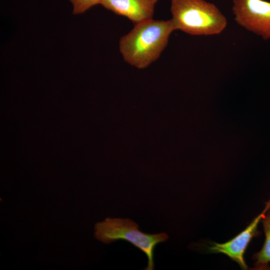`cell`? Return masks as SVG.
<instances>
[{"mask_svg": "<svg viewBox=\"0 0 270 270\" xmlns=\"http://www.w3.org/2000/svg\"><path fill=\"white\" fill-rule=\"evenodd\" d=\"M134 24L133 28L120 38L119 49L126 62L144 68L160 57L171 34L176 30L171 19L152 18Z\"/></svg>", "mask_w": 270, "mask_h": 270, "instance_id": "cell-1", "label": "cell"}, {"mask_svg": "<svg viewBox=\"0 0 270 270\" xmlns=\"http://www.w3.org/2000/svg\"><path fill=\"white\" fill-rule=\"evenodd\" d=\"M170 12L176 30L192 36L219 34L227 26L220 10L204 0H172Z\"/></svg>", "mask_w": 270, "mask_h": 270, "instance_id": "cell-2", "label": "cell"}, {"mask_svg": "<svg viewBox=\"0 0 270 270\" xmlns=\"http://www.w3.org/2000/svg\"><path fill=\"white\" fill-rule=\"evenodd\" d=\"M94 236L105 244L122 240L130 243L147 256L146 270L154 268V260L156 247L168 238L165 232L148 234L142 232L138 224L129 218H108L94 226Z\"/></svg>", "mask_w": 270, "mask_h": 270, "instance_id": "cell-3", "label": "cell"}, {"mask_svg": "<svg viewBox=\"0 0 270 270\" xmlns=\"http://www.w3.org/2000/svg\"><path fill=\"white\" fill-rule=\"evenodd\" d=\"M236 22L246 30L270 40V2L265 0H233Z\"/></svg>", "mask_w": 270, "mask_h": 270, "instance_id": "cell-4", "label": "cell"}, {"mask_svg": "<svg viewBox=\"0 0 270 270\" xmlns=\"http://www.w3.org/2000/svg\"><path fill=\"white\" fill-rule=\"evenodd\" d=\"M270 208V198L266 202L264 210L256 216L246 228L230 240L222 244L210 242L207 246L208 252L221 253L236 262L240 268L246 270L244 254L251 240L260 234L258 230V223Z\"/></svg>", "mask_w": 270, "mask_h": 270, "instance_id": "cell-5", "label": "cell"}, {"mask_svg": "<svg viewBox=\"0 0 270 270\" xmlns=\"http://www.w3.org/2000/svg\"><path fill=\"white\" fill-rule=\"evenodd\" d=\"M158 0H102L100 4L134 24L152 18Z\"/></svg>", "mask_w": 270, "mask_h": 270, "instance_id": "cell-6", "label": "cell"}, {"mask_svg": "<svg viewBox=\"0 0 270 270\" xmlns=\"http://www.w3.org/2000/svg\"><path fill=\"white\" fill-rule=\"evenodd\" d=\"M265 234V240L262 249L256 253L254 270H268L270 264V208L262 220Z\"/></svg>", "mask_w": 270, "mask_h": 270, "instance_id": "cell-7", "label": "cell"}, {"mask_svg": "<svg viewBox=\"0 0 270 270\" xmlns=\"http://www.w3.org/2000/svg\"><path fill=\"white\" fill-rule=\"evenodd\" d=\"M102 0H70L73 6V14H78L84 12L86 11L101 4Z\"/></svg>", "mask_w": 270, "mask_h": 270, "instance_id": "cell-8", "label": "cell"}]
</instances>
